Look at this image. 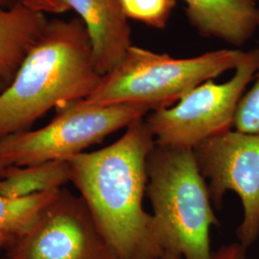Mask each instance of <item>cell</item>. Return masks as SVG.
Returning <instances> with one entry per match:
<instances>
[{
    "mask_svg": "<svg viewBox=\"0 0 259 259\" xmlns=\"http://www.w3.org/2000/svg\"><path fill=\"white\" fill-rule=\"evenodd\" d=\"M155 145L143 117L111 145L68 160L70 182L118 259H158L164 253L154 217L143 207L146 161Z\"/></svg>",
    "mask_w": 259,
    "mask_h": 259,
    "instance_id": "obj_1",
    "label": "cell"
},
{
    "mask_svg": "<svg viewBox=\"0 0 259 259\" xmlns=\"http://www.w3.org/2000/svg\"><path fill=\"white\" fill-rule=\"evenodd\" d=\"M82 19L48 21L0 93V140L25 131L53 108L87 99L101 82Z\"/></svg>",
    "mask_w": 259,
    "mask_h": 259,
    "instance_id": "obj_2",
    "label": "cell"
},
{
    "mask_svg": "<svg viewBox=\"0 0 259 259\" xmlns=\"http://www.w3.org/2000/svg\"><path fill=\"white\" fill-rule=\"evenodd\" d=\"M146 171V194L163 252L185 259H212L210 229L220 222L192 149L156 143Z\"/></svg>",
    "mask_w": 259,
    "mask_h": 259,
    "instance_id": "obj_3",
    "label": "cell"
},
{
    "mask_svg": "<svg viewBox=\"0 0 259 259\" xmlns=\"http://www.w3.org/2000/svg\"><path fill=\"white\" fill-rule=\"evenodd\" d=\"M245 52L220 49L191 58H174L132 46L84 101L98 105L139 104L151 111L166 109L201 83L235 70Z\"/></svg>",
    "mask_w": 259,
    "mask_h": 259,
    "instance_id": "obj_4",
    "label": "cell"
},
{
    "mask_svg": "<svg viewBox=\"0 0 259 259\" xmlns=\"http://www.w3.org/2000/svg\"><path fill=\"white\" fill-rule=\"evenodd\" d=\"M149 112L148 107L139 104L98 105L84 100L71 103L60 108L55 118L45 127L1 139L0 156L7 167L68 161Z\"/></svg>",
    "mask_w": 259,
    "mask_h": 259,
    "instance_id": "obj_5",
    "label": "cell"
},
{
    "mask_svg": "<svg viewBox=\"0 0 259 259\" xmlns=\"http://www.w3.org/2000/svg\"><path fill=\"white\" fill-rule=\"evenodd\" d=\"M259 68V47L245 52L232 79L208 80L186 93L175 106L151 111L145 121L156 143L193 149L233 130L241 98Z\"/></svg>",
    "mask_w": 259,
    "mask_h": 259,
    "instance_id": "obj_6",
    "label": "cell"
},
{
    "mask_svg": "<svg viewBox=\"0 0 259 259\" xmlns=\"http://www.w3.org/2000/svg\"><path fill=\"white\" fill-rule=\"evenodd\" d=\"M192 151L218 209L227 191L239 196L244 217L236 234L241 245L250 248L259 235V134L231 130L204 140Z\"/></svg>",
    "mask_w": 259,
    "mask_h": 259,
    "instance_id": "obj_7",
    "label": "cell"
},
{
    "mask_svg": "<svg viewBox=\"0 0 259 259\" xmlns=\"http://www.w3.org/2000/svg\"><path fill=\"white\" fill-rule=\"evenodd\" d=\"M6 247L8 259H118L83 198L63 188L34 226Z\"/></svg>",
    "mask_w": 259,
    "mask_h": 259,
    "instance_id": "obj_8",
    "label": "cell"
},
{
    "mask_svg": "<svg viewBox=\"0 0 259 259\" xmlns=\"http://www.w3.org/2000/svg\"><path fill=\"white\" fill-rule=\"evenodd\" d=\"M87 28L93 62L100 74L109 73L132 47V29L120 0H65Z\"/></svg>",
    "mask_w": 259,
    "mask_h": 259,
    "instance_id": "obj_9",
    "label": "cell"
},
{
    "mask_svg": "<svg viewBox=\"0 0 259 259\" xmlns=\"http://www.w3.org/2000/svg\"><path fill=\"white\" fill-rule=\"evenodd\" d=\"M185 15L200 36L242 47L259 30L257 0H184Z\"/></svg>",
    "mask_w": 259,
    "mask_h": 259,
    "instance_id": "obj_10",
    "label": "cell"
},
{
    "mask_svg": "<svg viewBox=\"0 0 259 259\" xmlns=\"http://www.w3.org/2000/svg\"><path fill=\"white\" fill-rule=\"evenodd\" d=\"M48 21L46 15L18 1L8 9H0V77L8 84L42 36Z\"/></svg>",
    "mask_w": 259,
    "mask_h": 259,
    "instance_id": "obj_11",
    "label": "cell"
},
{
    "mask_svg": "<svg viewBox=\"0 0 259 259\" xmlns=\"http://www.w3.org/2000/svg\"><path fill=\"white\" fill-rule=\"evenodd\" d=\"M67 182H70V164L66 160L8 166L0 177V194L26 197L61 189Z\"/></svg>",
    "mask_w": 259,
    "mask_h": 259,
    "instance_id": "obj_12",
    "label": "cell"
},
{
    "mask_svg": "<svg viewBox=\"0 0 259 259\" xmlns=\"http://www.w3.org/2000/svg\"><path fill=\"white\" fill-rule=\"evenodd\" d=\"M61 189L26 197L0 194V232L10 240L27 232Z\"/></svg>",
    "mask_w": 259,
    "mask_h": 259,
    "instance_id": "obj_13",
    "label": "cell"
},
{
    "mask_svg": "<svg viewBox=\"0 0 259 259\" xmlns=\"http://www.w3.org/2000/svg\"><path fill=\"white\" fill-rule=\"evenodd\" d=\"M128 19L155 29H164L175 9V0H120Z\"/></svg>",
    "mask_w": 259,
    "mask_h": 259,
    "instance_id": "obj_14",
    "label": "cell"
},
{
    "mask_svg": "<svg viewBox=\"0 0 259 259\" xmlns=\"http://www.w3.org/2000/svg\"><path fill=\"white\" fill-rule=\"evenodd\" d=\"M253 80L241 98L233 124V130L247 134H259V68Z\"/></svg>",
    "mask_w": 259,
    "mask_h": 259,
    "instance_id": "obj_15",
    "label": "cell"
},
{
    "mask_svg": "<svg viewBox=\"0 0 259 259\" xmlns=\"http://www.w3.org/2000/svg\"><path fill=\"white\" fill-rule=\"evenodd\" d=\"M28 9L40 14H64L69 10L65 0H17Z\"/></svg>",
    "mask_w": 259,
    "mask_h": 259,
    "instance_id": "obj_16",
    "label": "cell"
},
{
    "mask_svg": "<svg viewBox=\"0 0 259 259\" xmlns=\"http://www.w3.org/2000/svg\"><path fill=\"white\" fill-rule=\"evenodd\" d=\"M247 250L240 243H232L222 246L216 252H212V259H248Z\"/></svg>",
    "mask_w": 259,
    "mask_h": 259,
    "instance_id": "obj_17",
    "label": "cell"
},
{
    "mask_svg": "<svg viewBox=\"0 0 259 259\" xmlns=\"http://www.w3.org/2000/svg\"><path fill=\"white\" fill-rule=\"evenodd\" d=\"M10 239L2 232H0V250H2L3 248H5V246L8 244Z\"/></svg>",
    "mask_w": 259,
    "mask_h": 259,
    "instance_id": "obj_18",
    "label": "cell"
},
{
    "mask_svg": "<svg viewBox=\"0 0 259 259\" xmlns=\"http://www.w3.org/2000/svg\"><path fill=\"white\" fill-rule=\"evenodd\" d=\"M158 259H182V256L178 255L176 253H172V252H164L162 254V256Z\"/></svg>",
    "mask_w": 259,
    "mask_h": 259,
    "instance_id": "obj_19",
    "label": "cell"
},
{
    "mask_svg": "<svg viewBox=\"0 0 259 259\" xmlns=\"http://www.w3.org/2000/svg\"><path fill=\"white\" fill-rule=\"evenodd\" d=\"M6 164H5V162L3 161V159H2V157L0 156V177L2 175V173H3V171L5 170V168H6Z\"/></svg>",
    "mask_w": 259,
    "mask_h": 259,
    "instance_id": "obj_20",
    "label": "cell"
},
{
    "mask_svg": "<svg viewBox=\"0 0 259 259\" xmlns=\"http://www.w3.org/2000/svg\"><path fill=\"white\" fill-rule=\"evenodd\" d=\"M8 85V83H6L5 81H3L2 79H0V93Z\"/></svg>",
    "mask_w": 259,
    "mask_h": 259,
    "instance_id": "obj_21",
    "label": "cell"
},
{
    "mask_svg": "<svg viewBox=\"0 0 259 259\" xmlns=\"http://www.w3.org/2000/svg\"><path fill=\"white\" fill-rule=\"evenodd\" d=\"M8 2V0H0V5L2 4H6Z\"/></svg>",
    "mask_w": 259,
    "mask_h": 259,
    "instance_id": "obj_22",
    "label": "cell"
},
{
    "mask_svg": "<svg viewBox=\"0 0 259 259\" xmlns=\"http://www.w3.org/2000/svg\"><path fill=\"white\" fill-rule=\"evenodd\" d=\"M0 259H8V258H7V257H6V256H5V257H2V258H0Z\"/></svg>",
    "mask_w": 259,
    "mask_h": 259,
    "instance_id": "obj_23",
    "label": "cell"
},
{
    "mask_svg": "<svg viewBox=\"0 0 259 259\" xmlns=\"http://www.w3.org/2000/svg\"><path fill=\"white\" fill-rule=\"evenodd\" d=\"M0 79H2V78H1V77H0ZM2 80H3V79H2ZM3 81H4V80H3Z\"/></svg>",
    "mask_w": 259,
    "mask_h": 259,
    "instance_id": "obj_24",
    "label": "cell"
}]
</instances>
